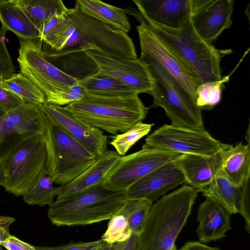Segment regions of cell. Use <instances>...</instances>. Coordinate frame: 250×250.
<instances>
[{"label": "cell", "mask_w": 250, "mask_h": 250, "mask_svg": "<svg viewBox=\"0 0 250 250\" xmlns=\"http://www.w3.org/2000/svg\"><path fill=\"white\" fill-rule=\"evenodd\" d=\"M229 76L222 78L218 81L203 83L196 91L197 105L201 109L213 108L221 101L223 83L227 81Z\"/></svg>", "instance_id": "d6a6232c"}, {"label": "cell", "mask_w": 250, "mask_h": 250, "mask_svg": "<svg viewBox=\"0 0 250 250\" xmlns=\"http://www.w3.org/2000/svg\"><path fill=\"white\" fill-rule=\"evenodd\" d=\"M65 107L77 118L114 135L142 122L148 112L138 95L120 98L85 94Z\"/></svg>", "instance_id": "5b68a950"}, {"label": "cell", "mask_w": 250, "mask_h": 250, "mask_svg": "<svg viewBox=\"0 0 250 250\" xmlns=\"http://www.w3.org/2000/svg\"><path fill=\"white\" fill-rule=\"evenodd\" d=\"M238 213L245 220L246 231L248 233H250V180L241 187L238 204Z\"/></svg>", "instance_id": "d590c367"}, {"label": "cell", "mask_w": 250, "mask_h": 250, "mask_svg": "<svg viewBox=\"0 0 250 250\" xmlns=\"http://www.w3.org/2000/svg\"><path fill=\"white\" fill-rule=\"evenodd\" d=\"M132 234V230L126 219L117 214L110 219L101 238L104 242L113 245L127 240Z\"/></svg>", "instance_id": "836d02e7"}, {"label": "cell", "mask_w": 250, "mask_h": 250, "mask_svg": "<svg viewBox=\"0 0 250 250\" xmlns=\"http://www.w3.org/2000/svg\"><path fill=\"white\" fill-rule=\"evenodd\" d=\"M153 125L142 122L138 123L123 133L114 136L109 144L120 156H124L133 145L150 132Z\"/></svg>", "instance_id": "1f68e13d"}, {"label": "cell", "mask_w": 250, "mask_h": 250, "mask_svg": "<svg viewBox=\"0 0 250 250\" xmlns=\"http://www.w3.org/2000/svg\"><path fill=\"white\" fill-rule=\"evenodd\" d=\"M100 239L88 242H72L57 246H35L37 250H96L103 242Z\"/></svg>", "instance_id": "8d00e7d4"}, {"label": "cell", "mask_w": 250, "mask_h": 250, "mask_svg": "<svg viewBox=\"0 0 250 250\" xmlns=\"http://www.w3.org/2000/svg\"><path fill=\"white\" fill-rule=\"evenodd\" d=\"M45 116L41 104L24 102L0 117V163L24 141L42 134Z\"/></svg>", "instance_id": "8fae6325"}, {"label": "cell", "mask_w": 250, "mask_h": 250, "mask_svg": "<svg viewBox=\"0 0 250 250\" xmlns=\"http://www.w3.org/2000/svg\"><path fill=\"white\" fill-rule=\"evenodd\" d=\"M83 47L76 46L60 52H44L51 63L66 75L81 81L97 73L99 69L94 60Z\"/></svg>", "instance_id": "7402d4cb"}, {"label": "cell", "mask_w": 250, "mask_h": 250, "mask_svg": "<svg viewBox=\"0 0 250 250\" xmlns=\"http://www.w3.org/2000/svg\"><path fill=\"white\" fill-rule=\"evenodd\" d=\"M138 235L132 233L127 240L114 244L113 250H136Z\"/></svg>", "instance_id": "60d3db41"}, {"label": "cell", "mask_w": 250, "mask_h": 250, "mask_svg": "<svg viewBox=\"0 0 250 250\" xmlns=\"http://www.w3.org/2000/svg\"><path fill=\"white\" fill-rule=\"evenodd\" d=\"M83 13L125 33L130 24L124 9L99 0H77L75 5Z\"/></svg>", "instance_id": "cb8c5ba5"}, {"label": "cell", "mask_w": 250, "mask_h": 250, "mask_svg": "<svg viewBox=\"0 0 250 250\" xmlns=\"http://www.w3.org/2000/svg\"><path fill=\"white\" fill-rule=\"evenodd\" d=\"M152 204V202L144 199H126L118 214L126 219L132 233L138 235Z\"/></svg>", "instance_id": "4dcf8cb0"}, {"label": "cell", "mask_w": 250, "mask_h": 250, "mask_svg": "<svg viewBox=\"0 0 250 250\" xmlns=\"http://www.w3.org/2000/svg\"><path fill=\"white\" fill-rule=\"evenodd\" d=\"M233 145L209 156L184 154L173 162L182 171L186 185L199 190L208 185L222 170L227 154Z\"/></svg>", "instance_id": "e0dca14e"}, {"label": "cell", "mask_w": 250, "mask_h": 250, "mask_svg": "<svg viewBox=\"0 0 250 250\" xmlns=\"http://www.w3.org/2000/svg\"><path fill=\"white\" fill-rule=\"evenodd\" d=\"M181 154L143 146L142 149L137 152L120 156L118 164L103 185L112 191L125 190L148 173L173 161Z\"/></svg>", "instance_id": "7c38bea8"}, {"label": "cell", "mask_w": 250, "mask_h": 250, "mask_svg": "<svg viewBox=\"0 0 250 250\" xmlns=\"http://www.w3.org/2000/svg\"><path fill=\"white\" fill-rule=\"evenodd\" d=\"M42 135L50 180L60 187L76 179L97 159L46 114Z\"/></svg>", "instance_id": "52a82bcc"}, {"label": "cell", "mask_w": 250, "mask_h": 250, "mask_svg": "<svg viewBox=\"0 0 250 250\" xmlns=\"http://www.w3.org/2000/svg\"><path fill=\"white\" fill-rule=\"evenodd\" d=\"M17 60L20 73L30 79L43 93L46 102L62 106L64 93L78 81L66 75L45 57L42 41L20 40Z\"/></svg>", "instance_id": "ba28073f"}, {"label": "cell", "mask_w": 250, "mask_h": 250, "mask_svg": "<svg viewBox=\"0 0 250 250\" xmlns=\"http://www.w3.org/2000/svg\"><path fill=\"white\" fill-rule=\"evenodd\" d=\"M60 187H55L48 177L47 167L41 172L38 178L22 195L24 202L29 205L49 206L54 203L58 194Z\"/></svg>", "instance_id": "f1b7e54d"}, {"label": "cell", "mask_w": 250, "mask_h": 250, "mask_svg": "<svg viewBox=\"0 0 250 250\" xmlns=\"http://www.w3.org/2000/svg\"><path fill=\"white\" fill-rule=\"evenodd\" d=\"M5 169L4 164L0 163V186L3 187L5 184Z\"/></svg>", "instance_id": "7bdbcfd3"}, {"label": "cell", "mask_w": 250, "mask_h": 250, "mask_svg": "<svg viewBox=\"0 0 250 250\" xmlns=\"http://www.w3.org/2000/svg\"><path fill=\"white\" fill-rule=\"evenodd\" d=\"M150 30L165 46L197 76L202 83L222 79L221 54L196 33L190 21L179 28H170L144 18L138 9H124Z\"/></svg>", "instance_id": "7a4b0ae2"}, {"label": "cell", "mask_w": 250, "mask_h": 250, "mask_svg": "<svg viewBox=\"0 0 250 250\" xmlns=\"http://www.w3.org/2000/svg\"><path fill=\"white\" fill-rule=\"evenodd\" d=\"M234 0H191L190 21L198 36L211 44L232 22Z\"/></svg>", "instance_id": "9a60e30c"}, {"label": "cell", "mask_w": 250, "mask_h": 250, "mask_svg": "<svg viewBox=\"0 0 250 250\" xmlns=\"http://www.w3.org/2000/svg\"><path fill=\"white\" fill-rule=\"evenodd\" d=\"M222 172L234 186L242 187L250 179V146L242 142L232 146L224 162Z\"/></svg>", "instance_id": "d4e9b609"}, {"label": "cell", "mask_w": 250, "mask_h": 250, "mask_svg": "<svg viewBox=\"0 0 250 250\" xmlns=\"http://www.w3.org/2000/svg\"><path fill=\"white\" fill-rule=\"evenodd\" d=\"M16 1L40 33L45 23L54 15L64 13L68 9L61 0H16Z\"/></svg>", "instance_id": "83f0119b"}, {"label": "cell", "mask_w": 250, "mask_h": 250, "mask_svg": "<svg viewBox=\"0 0 250 250\" xmlns=\"http://www.w3.org/2000/svg\"><path fill=\"white\" fill-rule=\"evenodd\" d=\"M6 112L0 107V117L2 116Z\"/></svg>", "instance_id": "f6af8a7d"}, {"label": "cell", "mask_w": 250, "mask_h": 250, "mask_svg": "<svg viewBox=\"0 0 250 250\" xmlns=\"http://www.w3.org/2000/svg\"><path fill=\"white\" fill-rule=\"evenodd\" d=\"M120 156L116 151L106 150L76 179L60 187L56 201L69 199L103 183L118 164Z\"/></svg>", "instance_id": "ffe728a7"}, {"label": "cell", "mask_w": 250, "mask_h": 250, "mask_svg": "<svg viewBox=\"0 0 250 250\" xmlns=\"http://www.w3.org/2000/svg\"><path fill=\"white\" fill-rule=\"evenodd\" d=\"M0 21L2 26L21 40L40 39V31L33 25L16 0H0Z\"/></svg>", "instance_id": "603a6c76"}, {"label": "cell", "mask_w": 250, "mask_h": 250, "mask_svg": "<svg viewBox=\"0 0 250 250\" xmlns=\"http://www.w3.org/2000/svg\"><path fill=\"white\" fill-rule=\"evenodd\" d=\"M114 244H109L104 241L96 249V250H113Z\"/></svg>", "instance_id": "ee69618b"}, {"label": "cell", "mask_w": 250, "mask_h": 250, "mask_svg": "<svg viewBox=\"0 0 250 250\" xmlns=\"http://www.w3.org/2000/svg\"><path fill=\"white\" fill-rule=\"evenodd\" d=\"M126 200L125 190L112 191L102 183L69 199L54 202L49 206L48 217L57 226L91 224L110 220Z\"/></svg>", "instance_id": "277c9868"}, {"label": "cell", "mask_w": 250, "mask_h": 250, "mask_svg": "<svg viewBox=\"0 0 250 250\" xmlns=\"http://www.w3.org/2000/svg\"><path fill=\"white\" fill-rule=\"evenodd\" d=\"M85 52L96 63L98 74L117 79L133 87L139 93H150L152 78L146 65L139 58L131 59L97 49H87Z\"/></svg>", "instance_id": "4fadbf2b"}, {"label": "cell", "mask_w": 250, "mask_h": 250, "mask_svg": "<svg viewBox=\"0 0 250 250\" xmlns=\"http://www.w3.org/2000/svg\"><path fill=\"white\" fill-rule=\"evenodd\" d=\"M85 94L107 97H130L139 94L133 87L123 82L98 73L79 81Z\"/></svg>", "instance_id": "484cf974"}, {"label": "cell", "mask_w": 250, "mask_h": 250, "mask_svg": "<svg viewBox=\"0 0 250 250\" xmlns=\"http://www.w3.org/2000/svg\"><path fill=\"white\" fill-rule=\"evenodd\" d=\"M24 102L21 97L14 93L0 87V107L6 112L18 107Z\"/></svg>", "instance_id": "74e56055"}, {"label": "cell", "mask_w": 250, "mask_h": 250, "mask_svg": "<svg viewBox=\"0 0 250 250\" xmlns=\"http://www.w3.org/2000/svg\"><path fill=\"white\" fill-rule=\"evenodd\" d=\"M196 220L199 225L196 232L201 243L221 239L231 229V214L222 206L211 199L206 198L199 205Z\"/></svg>", "instance_id": "44dd1931"}, {"label": "cell", "mask_w": 250, "mask_h": 250, "mask_svg": "<svg viewBox=\"0 0 250 250\" xmlns=\"http://www.w3.org/2000/svg\"><path fill=\"white\" fill-rule=\"evenodd\" d=\"M46 44L54 52L80 46L137 59L134 44L126 33L82 13L76 5L67 9L59 29Z\"/></svg>", "instance_id": "6da1fadb"}, {"label": "cell", "mask_w": 250, "mask_h": 250, "mask_svg": "<svg viewBox=\"0 0 250 250\" xmlns=\"http://www.w3.org/2000/svg\"><path fill=\"white\" fill-rule=\"evenodd\" d=\"M136 30L139 38L141 54L147 56L161 64L196 103V91L202 83L195 73L174 55L143 24L140 23L137 26Z\"/></svg>", "instance_id": "5bb4252c"}, {"label": "cell", "mask_w": 250, "mask_h": 250, "mask_svg": "<svg viewBox=\"0 0 250 250\" xmlns=\"http://www.w3.org/2000/svg\"><path fill=\"white\" fill-rule=\"evenodd\" d=\"M15 221L13 217L0 215V245L10 235L9 228Z\"/></svg>", "instance_id": "ab89813d"}, {"label": "cell", "mask_w": 250, "mask_h": 250, "mask_svg": "<svg viewBox=\"0 0 250 250\" xmlns=\"http://www.w3.org/2000/svg\"><path fill=\"white\" fill-rule=\"evenodd\" d=\"M7 31L3 26L0 28V83L10 78L15 70L5 44V34Z\"/></svg>", "instance_id": "e575fe53"}, {"label": "cell", "mask_w": 250, "mask_h": 250, "mask_svg": "<svg viewBox=\"0 0 250 250\" xmlns=\"http://www.w3.org/2000/svg\"><path fill=\"white\" fill-rule=\"evenodd\" d=\"M0 87L12 91L24 102L36 104L46 102L42 91L21 73L14 74L10 78L1 82Z\"/></svg>", "instance_id": "f546056e"}, {"label": "cell", "mask_w": 250, "mask_h": 250, "mask_svg": "<svg viewBox=\"0 0 250 250\" xmlns=\"http://www.w3.org/2000/svg\"><path fill=\"white\" fill-rule=\"evenodd\" d=\"M241 187L232 184L221 170L206 187L200 189L206 198L224 207L231 214L238 213Z\"/></svg>", "instance_id": "4316f807"}, {"label": "cell", "mask_w": 250, "mask_h": 250, "mask_svg": "<svg viewBox=\"0 0 250 250\" xmlns=\"http://www.w3.org/2000/svg\"><path fill=\"white\" fill-rule=\"evenodd\" d=\"M7 250H37L35 246L31 245L10 234L1 245Z\"/></svg>", "instance_id": "f35d334b"}, {"label": "cell", "mask_w": 250, "mask_h": 250, "mask_svg": "<svg viewBox=\"0 0 250 250\" xmlns=\"http://www.w3.org/2000/svg\"><path fill=\"white\" fill-rule=\"evenodd\" d=\"M227 145L213 138L205 129L164 125L149 135L143 146L182 154L209 156Z\"/></svg>", "instance_id": "30bf717a"}, {"label": "cell", "mask_w": 250, "mask_h": 250, "mask_svg": "<svg viewBox=\"0 0 250 250\" xmlns=\"http://www.w3.org/2000/svg\"><path fill=\"white\" fill-rule=\"evenodd\" d=\"M177 250H221L217 247H211L199 241H188Z\"/></svg>", "instance_id": "b9f144b4"}, {"label": "cell", "mask_w": 250, "mask_h": 250, "mask_svg": "<svg viewBox=\"0 0 250 250\" xmlns=\"http://www.w3.org/2000/svg\"><path fill=\"white\" fill-rule=\"evenodd\" d=\"M198 192L186 184L152 204L138 235L136 250H171Z\"/></svg>", "instance_id": "3957f363"}, {"label": "cell", "mask_w": 250, "mask_h": 250, "mask_svg": "<svg viewBox=\"0 0 250 250\" xmlns=\"http://www.w3.org/2000/svg\"><path fill=\"white\" fill-rule=\"evenodd\" d=\"M185 183L180 169L174 162L167 163L148 173L125 190L126 199H144L152 202Z\"/></svg>", "instance_id": "ac0fdd59"}, {"label": "cell", "mask_w": 250, "mask_h": 250, "mask_svg": "<svg viewBox=\"0 0 250 250\" xmlns=\"http://www.w3.org/2000/svg\"><path fill=\"white\" fill-rule=\"evenodd\" d=\"M45 114L89 153L99 158L106 151L108 137L101 129L75 117L65 106L45 102Z\"/></svg>", "instance_id": "2e32d148"}, {"label": "cell", "mask_w": 250, "mask_h": 250, "mask_svg": "<svg viewBox=\"0 0 250 250\" xmlns=\"http://www.w3.org/2000/svg\"><path fill=\"white\" fill-rule=\"evenodd\" d=\"M146 65L152 78V107L164 109L171 125L205 129L202 110L179 83L157 61L143 54L139 58Z\"/></svg>", "instance_id": "8992f818"}, {"label": "cell", "mask_w": 250, "mask_h": 250, "mask_svg": "<svg viewBox=\"0 0 250 250\" xmlns=\"http://www.w3.org/2000/svg\"><path fill=\"white\" fill-rule=\"evenodd\" d=\"M47 152L42 134L34 136L19 146L4 164L6 191L22 196L46 167Z\"/></svg>", "instance_id": "9c48e42d"}, {"label": "cell", "mask_w": 250, "mask_h": 250, "mask_svg": "<svg viewBox=\"0 0 250 250\" xmlns=\"http://www.w3.org/2000/svg\"><path fill=\"white\" fill-rule=\"evenodd\" d=\"M146 19L170 28L186 24L191 15V0H133Z\"/></svg>", "instance_id": "d6986e66"}]
</instances>
